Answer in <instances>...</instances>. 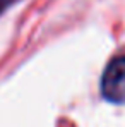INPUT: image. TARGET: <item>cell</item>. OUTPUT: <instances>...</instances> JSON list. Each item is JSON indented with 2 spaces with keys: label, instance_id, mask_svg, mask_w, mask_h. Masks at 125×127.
Returning a JSON list of instances; mask_svg holds the SVG:
<instances>
[{
  "label": "cell",
  "instance_id": "obj_1",
  "mask_svg": "<svg viewBox=\"0 0 125 127\" xmlns=\"http://www.w3.org/2000/svg\"><path fill=\"white\" fill-rule=\"evenodd\" d=\"M101 95L111 103H125V55L115 57L101 77Z\"/></svg>",
  "mask_w": 125,
  "mask_h": 127
},
{
  "label": "cell",
  "instance_id": "obj_2",
  "mask_svg": "<svg viewBox=\"0 0 125 127\" xmlns=\"http://www.w3.org/2000/svg\"><path fill=\"white\" fill-rule=\"evenodd\" d=\"M14 2H16V0H0V12H3V10H5L10 3H14Z\"/></svg>",
  "mask_w": 125,
  "mask_h": 127
}]
</instances>
